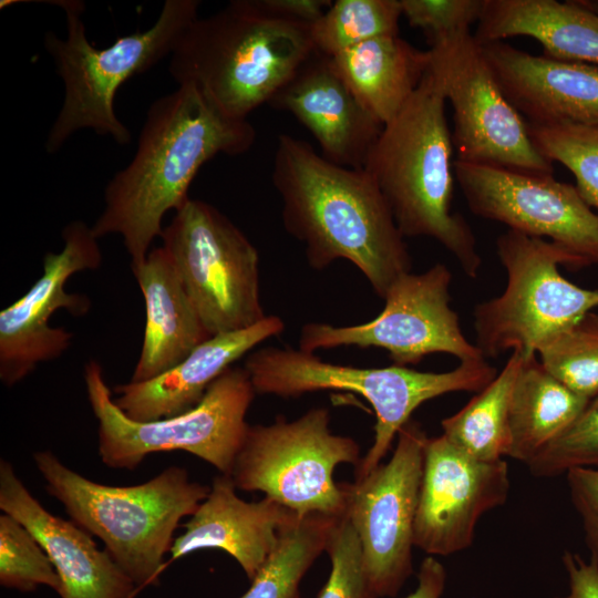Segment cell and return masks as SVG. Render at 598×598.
Wrapping results in <instances>:
<instances>
[{"label": "cell", "mask_w": 598, "mask_h": 598, "mask_svg": "<svg viewBox=\"0 0 598 598\" xmlns=\"http://www.w3.org/2000/svg\"><path fill=\"white\" fill-rule=\"evenodd\" d=\"M255 141L250 122L226 115L197 87L178 85L148 107L134 156L104 189L93 234L121 235L131 267L141 265L162 237L164 216L189 199L200 167L218 154H244Z\"/></svg>", "instance_id": "cell-1"}, {"label": "cell", "mask_w": 598, "mask_h": 598, "mask_svg": "<svg viewBox=\"0 0 598 598\" xmlns=\"http://www.w3.org/2000/svg\"><path fill=\"white\" fill-rule=\"evenodd\" d=\"M271 181L282 202L285 229L303 244L312 268L346 259L382 299L398 277L411 271L404 237L363 168L333 164L309 143L280 134Z\"/></svg>", "instance_id": "cell-2"}, {"label": "cell", "mask_w": 598, "mask_h": 598, "mask_svg": "<svg viewBox=\"0 0 598 598\" xmlns=\"http://www.w3.org/2000/svg\"><path fill=\"white\" fill-rule=\"evenodd\" d=\"M446 99L426 71L420 86L386 124L363 169L382 193L403 237H429L476 278L482 258L465 218L452 210L454 162Z\"/></svg>", "instance_id": "cell-3"}, {"label": "cell", "mask_w": 598, "mask_h": 598, "mask_svg": "<svg viewBox=\"0 0 598 598\" xmlns=\"http://www.w3.org/2000/svg\"><path fill=\"white\" fill-rule=\"evenodd\" d=\"M315 51L311 24L275 16L258 0H234L183 31L168 70L178 85H193L226 115L247 120Z\"/></svg>", "instance_id": "cell-4"}, {"label": "cell", "mask_w": 598, "mask_h": 598, "mask_svg": "<svg viewBox=\"0 0 598 598\" xmlns=\"http://www.w3.org/2000/svg\"><path fill=\"white\" fill-rule=\"evenodd\" d=\"M33 460L48 493L73 523L104 543L138 591L157 585L179 522L192 516L210 491L179 466L142 484L112 486L72 471L51 451H38Z\"/></svg>", "instance_id": "cell-5"}, {"label": "cell", "mask_w": 598, "mask_h": 598, "mask_svg": "<svg viewBox=\"0 0 598 598\" xmlns=\"http://www.w3.org/2000/svg\"><path fill=\"white\" fill-rule=\"evenodd\" d=\"M53 2L65 13L66 35L61 38L48 31L44 37V48L63 83V101L45 140L47 152H58L81 130H92L120 145L128 144L131 131L114 107L118 89L171 55L179 35L198 18L200 1L166 0L150 28L118 37L102 49L87 38L81 18L83 2Z\"/></svg>", "instance_id": "cell-6"}, {"label": "cell", "mask_w": 598, "mask_h": 598, "mask_svg": "<svg viewBox=\"0 0 598 598\" xmlns=\"http://www.w3.org/2000/svg\"><path fill=\"white\" fill-rule=\"evenodd\" d=\"M244 368L256 394L297 398L340 390L357 393L373 408L374 441L355 466V478L374 470L412 413L424 402L451 392H480L497 370L485 358L461 361L447 372H421L406 367L357 368L323 361L291 347H266L251 352Z\"/></svg>", "instance_id": "cell-7"}, {"label": "cell", "mask_w": 598, "mask_h": 598, "mask_svg": "<svg viewBox=\"0 0 598 598\" xmlns=\"http://www.w3.org/2000/svg\"><path fill=\"white\" fill-rule=\"evenodd\" d=\"M84 382L99 421V455L106 466L135 470L152 453L185 451L230 475L256 395L245 368L227 369L193 409L148 422L130 419L115 404L97 361L85 364Z\"/></svg>", "instance_id": "cell-8"}, {"label": "cell", "mask_w": 598, "mask_h": 598, "mask_svg": "<svg viewBox=\"0 0 598 598\" xmlns=\"http://www.w3.org/2000/svg\"><path fill=\"white\" fill-rule=\"evenodd\" d=\"M496 254L507 274L506 288L474 308V344L485 359L516 349L536 353L598 307V289L579 287L559 272V266L586 267L563 247L507 229L496 239Z\"/></svg>", "instance_id": "cell-9"}, {"label": "cell", "mask_w": 598, "mask_h": 598, "mask_svg": "<svg viewBox=\"0 0 598 598\" xmlns=\"http://www.w3.org/2000/svg\"><path fill=\"white\" fill-rule=\"evenodd\" d=\"M326 408H313L293 421L278 415L272 424L249 425L230 476L236 488L260 491L299 516L346 515L347 498L336 483L337 465L360 462V446L333 434Z\"/></svg>", "instance_id": "cell-10"}, {"label": "cell", "mask_w": 598, "mask_h": 598, "mask_svg": "<svg viewBox=\"0 0 598 598\" xmlns=\"http://www.w3.org/2000/svg\"><path fill=\"white\" fill-rule=\"evenodd\" d=\"M161 238L212 337L250 328L267 317L260 302L258 251L216 207L189 198Z\"/></svg>", "instance_id": "cell-11"}, {"label": "cell", "mask_w": 598, "mask_h": 598, "mask_svg": "<svg viewBox=\"0 0 598 598\" xmlns=\"http://www.w3.org/2000/svg\"><path fill=\"white\" fill-rule=\"evenodd\" d=\"M427 53V72L453 109L456 161L553 175V163L535 147L471 31L431 43Z\"/></svg>", "instance_id": "cell-12"}, {"label": "cell", "mask_w": 598, "mask_h": 598, "mask_svg": "<svg viewBox=\"0 0 598 598\" xmlns=\"http://www.w3.org/2000/svg\"><path fill=\"white\" fill-rule=\"evenodd\" d=\"M452 272L444 264L426 271L402 274L389 288L383 310L372 320L351 326L306 323L299 349L355 346L382 348L393 364H417L432 353H447L461 361L484 358L464 336L458 315L451 308Z\"/></svg>", "instance_id": "cell-13"}, {"label": "cell", "mask_w": 598, "mask_h": 598, "mask_svg": "<svg viewBox=\"0 0 598 598\" xmlns=\"http://www.w3.org/2000/svg\"><path fill=\"white\" fill-rule=\"evenodd\" d=\"M426 440L422 426L410 420L399 431L388 463L353 483H341L346 516L360 539L364 569L378 598L395 597L413 571V525Z\"/></svg>", "instance_id": "cell-14"}, {"label": "cell", "mask_w": 598, "mask_h": 598, "mask_svg": "<svg viewBox=\"0 0 598 598\" xmlns=\"http://www.w3.org/2000/svg\"><path fill=\"white\" fill-rule=\"evenodd\" d=\"M454 174L471 212L508 229L563 247L586 267L598 266V214L576 186L553 175L454 162Z\"/></svg>", "instance_id": "cell-15"}, {"label": "cell", "mask_w": 598, "mask_h": 598, "mask_svg": "<svg viewBox=\"0 0 598 598\" xmlns=\"http://www.w3.org/2000/svg\"><path fill=\"white\" fill-rule=\"evenodd\" d=\"M63 247L43 258L42 276L17 301L0 312V380L12 386L29 375L39 363L59 358L71 344L73 333L50 326L52 315L68 310L84 316L91 306L87 297L65 290L69 278L102 264L99 238L92 226L73 220L62 230Z\"/></svg>", "instance_id": "cell-16"}, {"label": "cell", "mask_w": 598, "mask_h": 598, "mask_svg": "<svg viewBox=\"0 0 598 598\" xmlns=\"http://www.w3.org/2000/svg\"><path fill=\"white\" fill-rule=\"evenodd\" d=\"M509 491L504 458L477 460L444 435L427 437L413 525V544L431 556L471 546L478 519L503 505Z\"/></svg>", "instance_id": "cell-17"}, {"label": "cell", "mask_w": 598, "mask_h": 598, "mask_svg": "<svg viewBox=\"0 0 598 598\" xmlns=\"http://www.w3.org/2000/svg\"><path fill=\"white\" fill-rule=\"evenodd\" d=\"M0 508L25 526L45 550L60 579L61 598H134L138 591L89 533L47 511L6 460L0 462Z\"/></svg>", "instance_id": "cell-18"}, {"label": "cell", "mask_w": 598, "mask_h": 598, "mask_svg": "<svg viewBox=\"0 0 598 598\" xmlns=\"http://www.w3.org/2000/svg\"><path fill=\"white\" fill-rule=\"evenodd\" d=\"M270 106L291 113L315 137L329 162L362 169L383 124L357 99L318 51L275 94Z\"/></svg>", "instance_id": "cell-19"}, {"label": "cell", "mask_w": 598, "mask_h": 598, "mask_svg": "<svg viewBox=\"0 0 598 598\" xmlns=\"http://www.w3.org/2000/svg\"><path fill=\"white\" fill-rule=\"evenodd\" d=\"M504 95L530 125L598 126V66L481 44Z\"/></svg>", "instance_id": "cell-20"}, {"label": "cell", "mask_w": 598, "mask_h": 598, "mask_svg": "<svg viewBox=\"0 0 598 598\" xmlns=\"http://www.w3.org/2000/svg\"><path fill=\"white\" fill-rule=\"evenodd\" d=\"M297 513L266 497L246 502L237 496L230 475L219 474L207 497L183 525L169 550L164 568L188 554L202 549H220L229 554L252 580L278 543L280 528Z\"/></svg>", "instance_id": "cell-21"}, {"label": "cell", "mask_w": 598, "mask_h": 598, "mask_svg": "<svg viewBox=\"0 0 598 598\" xmlns=\"http://www.w3.org/2000/svg\"><path fill=\"white\" fill-rule=\"evenodd\" d=\"M283 328L279 317L267 316L250 328L213 336L168 371L147 381L116 385L114 402L138 422L184 413L200 402L209 385L236 360Z\"/></svg>", "instance_id": "cell-22"}, {"label": "cell", "mask_w": 598, "mask_h": 598, "mask_svg": "<svg viewBox=\"0 0 598 598\" xmlns=\"http://www.w3.org/2000/svg\"><path fill=\"white\" fill-rule=\"evenodd\" d=\"M132 270L143 293L146 321L131 381L142 382L168 371L212 336L162 246Z\"/></svg>", "instance_id": "cell-23"}, {"label": "cell", "mask_w": 598, "mask_h": 598, "mask_svg": "<svg viewBox=\"0 0 598 598\" xmlns=\"http://www.w3.org/2000/svg\"><path fill=\"white\" fill-rule=\"evenodd\" d=\"M517 35L538 41L547 58L598 66V13L581 1L484 0L476 41Z\"/></svg>", "instance_id": "cell-24"}, {"label": "cell", "mask_w": 598, "mask_h": 598, "mask_svg": "<svg viewBox=\"0 0 598 598\" xmlns=\"http://www.w3.org/2000/svg\"><path fill=\"white\" fill-rule=\"evenodd\" d=\"M330 60L360 103L384 125L420 86L429 53L398 34L368 40Z\"/></svg>", "instance_id": "cell-25"}, {"label": "cell", "mask_w": 598, "mask_h": 598, "mask_svg": "<svg viewBox=\"0 0 598 598\" xmlns=\"http://www.w3.org/2000/svg\"><path fill=\"white\" fill-rule=\"evenodd\" d=\"M508 413L506 456L527 464L582 411V398L553 377L537 353L523 352Z\"/></svg>", "instance_id": "cell-26"}, {"label": "cell", "mask_w": 598, "mask_h": 598, "mask_svg": "<svg viewBox=\"0 0 598 598\" xmlns=\"http://www.w3.org/2000/svg\"><path fill=\"white\" fill-rule=\"evenodd\" d=\"M524 353L513 350L497 375L458 412L442 420L452 444L481 461L504 458L508 448L511 399Z\"/></svg>", "instance_id": "cell-27"}, {"label": "cell", "mask_w": 598, "mask_h": 598, "mask_svg": "<svg viewBox=\"0 0 598 598\" xmlns=\"http://www.w3.org/2000/svg\"><path fill=\"white\" fill-rule=\"evenodd\" d=\"M339 518L318 513L296 515L280 528L276 547L239 598H299L301 580L327 550Z\"/></svg>", "instance_id": "cell-28"}, {"label": "cell", "mask_w": 598, "mask_h": 598, "mask_svg": "<svg viewBox=\"0 0 598 598\" xmlns=\"http://www.w3.org/2000/svg\"><path fill=\"white\" fill-rule=\"evenodd\" d=\"M400 0H336L311 24L316 51L333 56L368 40L398 35Z\"/></svg>", "instance_id": "cell-29"}, {"label": "cell", "mask_w": 598, "mask_h": 598, "mask_svg": "<svg viewBox=\"0 0 598 598\" xmlns=\"http://www.w3.org/2000/svg\"><path fill=\"white\" fill-rule=\"evenodd\" d=\"M545 369L576 394H598V312L590 311L536 351Z\"/></svg>", "instance_id": "cell-30"}, {"label": "cell", "mask_w": 598, "mask_h": 598, "mask_svg": "<svg viewBox=\"0 0 598 598\" xmlns=\"http://www.w3.org/2000/svg\"><path fill=\"white\" fill-rule=\"evenodd\" d=\"M527 127L537 151L549 162L568 168L582 199L598 209V126L527 124Z\"/></svg>", "instance_id": "cell-31"}, {"label": "cell", "mask_w": 598, "mask_h": 598, "mask_svg": "<svg viewBox=\"0 0 598 598\" xmlns=\"http://www.w3.org/2000/svg\"><path fill=\"white\" fill-rule=\"evenodd\" d=\"M0 585L22 592L40 586L60 591L51 559L35 537L14 517L0 515Z\"/></svg>", "instance_id": "cell-32"}, {"label": "cell", "mask_w": 598, "mask_h": 598, "mask_svg": "<svg viewBox=\"0 0 598 598\" xmlns=\"http://www.w3.org/2000/svg\"><path fill=\"white\" fill-rule=\"evenodd\" d=\"M535 477H554L578 467H598V394L527 464Z\"/></svg>", "instance_id": "cell-33"}, {"label": "cell", "mask_w": 598, "mask_h": 598, "mask_svg": "<svg viewBox=\"0 0 598 598\" xmlns=\"http://www.w3.org/2000/svg\"><path fill=\"white\" fill-rule=\"evenodd\" d=\"M326 551L331 570L318 598H378L364 569L360 539L346 515L338 519Z\"/></svg>", "instance_id": "cell-34"}, {"label": "cell", "mask_w": 598, "mask_h": 598, "mask_svg": "<svg viewBox=\"0 0 598 598\" xmlns=\"http://www.w3.org/2000/svg\"><path fill=\"white\" fill-rule=\"evenodd\" d=\"M484 0H400L402 16L421 29L429 44L452 34L471 31L478 22Z\"/></svg>", "instance_id": "cell-35"}, {"label": "cell", "mask_w": 598, "mask_h": 598, "mask_svg": "<svg viewBox=\"0 0 598 598\" xmlns=\"http://www.w3.org/2000/svg\"><path fill=\"white\" fill-rule=\"evenodd\" d=\"M565 475L590 558L598 563V467L573 468Z\"/></svg>", "instance_id": "cell-36"}, {"label": "cell", "mask_w": 598, "mask_h": 598, "mask_svg": "<svg viewBox=\"0 0 598 598\" xmlns=\"http://www.w3.org/2000/svg\"><path fill=\"white\" fill-rule=\"evenodd\" d=\"M563 564L569 578V592L559 598H598V563L585 561L577 553L566 550Z\"/></svg>", "instance_id": "cell-37"}, {"label": "cell", "mask_w": 598, "mask_h": 598, "mask_svg": "<svg viewBox=\"0 0 598 598\" xmlns=\"http://www.w3.org/2000/svg\"><path fill=\"white\" fill-rule=\"evenodd\" d=\"M270 13L308 24L315 23L331 6V0H258Z\"/></svg>", "instance_id": "cell-38"}, {"label": "cell", "mask_w": 598, "mask_h": 598, "mask_svg": "<svg viewBox=\"0 0 598 598\" xmlns=\"http://www.w3.org/2000/svg\"><path fill=\"white\" fill-rule=\"evenodd\" d=\"M446 574L443 565L433 556L426 557L417 573V587L404 598H441Z\"/></svg>", "instance_id": "cell-39"}, {"label": "cell", "mask_w": 598, "mask_h": 598, "mask_svg": "<svg viewBox=\"0 0 598 598\" xmlns=\"http://www.w3.org/2000/svg\"><path fill=\"white\" fill-rule=\"evenodd\" d=\"M582 4L598 13V1H581Z\"/></svg>", "instance_id": "cell-40"}]
</instances>
